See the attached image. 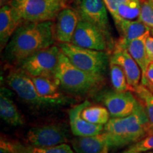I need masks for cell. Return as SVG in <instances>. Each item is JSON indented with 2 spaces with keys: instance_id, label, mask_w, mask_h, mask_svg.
Segmentation results:
<instances>
[{
  "instance_id": "cell-1",
  "label": "cell",
  "mask_w": 153,
  "mask_h": 153,
  "mask_svg": "<svg viewBox=\"0 0 153 153\" xmlns=\"http://www.w3.org/2000/svg\"><path fill=\"white\" fill-rule=\"evenodd\" d=\"M55 23L23 22L4 48L7 62L19 65L30 55L55 45Z\"/></svg>"
},
{
  "instance_id": "cell-2",
  "label": "cell",
  "mask_w": 153,
  "mask_h": 153,
  "mask_svg": "<svg viewBox=\"0 0 153 153\" xmlns=\"http://www.w3.org/2000/svg\"><path fill=\"white\" fill-rule=\"evenodd\" d=\"M111 148L118 149L140 140L149 134L148 118L140 103L135 112L121 118H111L104 126Z\"/></svg>"
},
{
  "instance_id": "cell-3",
  "label": "cell",
  "mask_w": 153,
  "mask_h": 153,
  "mask_svg": "<svg viewBox=\"0 0 153 153\" xmlns=\"http://www.w3.org/2000/svg\"><path fill=\"white\" fill-rule=\"evenodd\" d=\"M54 77L62 89L76 94L94 91L104 80V76L89 73L74 65L62 52Z\"/></svg>"
},
{
  "instance_id": "cell-4",
  "label": "cell",
  "mask_w": 153,
  "mask_h": 153,
  "mask_svg": "<svg viewBox=\"0 0 153 153\" xmlns=\"http://www.w3.org/2000/svg\"><path fill=\"white\" fill-rule=\"evenodd\" d=\"M61 52L74 65L84 71L104 76L110 64L109 53L76 46L71 43H59Z\"/></svg>"
},
{
  "instance_id": "cell-5",
  "label": "cell",
  "mask_w": 153,
  "mask_h": 153,
  "mask_svg": "<svg viewBox=\"0 0 153 153\" xmlns=\"http://www.w3.org/2000/svg\"><path fill=\"white\" fill-rule=\"evenodd\" d=\"M6 82L19 98L31 106L45 108L60 106L55 101L42 97L38 93L31 76L20 68L9 70L6 76Z\"/></svg>"
},
{
  "instance_id": "cell-6",
  "label": "cell",
  "mask_w": 153,
  "mask_h": 153,
  "mask_svg": "<svg viewBox=\"0 0 153 153\" xmlns=\"http://www.w3.org/2000/svg\"><path fill=\"white\" fill-rule=\"evenodd\" d=\"M68 0H11L24 22H43L54 21L62 9L67 7Z\"/></svg>"
},
{
  "instance_id": "cell-7",
  "label": "cell",
  "mask_w": 153,
  "mask_h": 153,
  "mask_svg": "<svg viewBox=\"0 0 153 153\" xmlns=\"http://www.w3.org/2000/svg\"><path fill=\"white\" fill-rule=\"evenodd\" d=\"M60 53V47L53 45L30 55L19 68L31 76H54Z\"/></svg>"
},
{
  "instance_id": "cell-8",
  "label": "cell",
  "mask_w": 153,
  "mask_h": 153,
  "mask_svg": "<svg viewBox=\"0 0 153 153\" xmlns=\"http://www.w3.org/2000/svg\"><path fill=\"white\" fill-rule=\"evenodd\" d=\"M26 143L34 148H48L70 142L66 126L51 123L30 128L26 135Z\"/></svg>"
},
{
  "instance_id": "cell-9",
  "label": "cell",
  "mask_w": 153,
  "mask_h": 153,
  "mask_svg": "<svg viewBox=\"0 0 153 153\" xmlns=\"http://www.w3.org/2000/svg\"><path fill=\"white\" fill-rule=\"evenodd\" d=\"M110 113L111 118H121L135 111L140 101L134 97L132 91H118L114 89L101 91L96 97Z\"/></svg>"
},
{
  "instance_id": "cell-10",
  "label": "cell",
  "mask_w": 153,
  "mask_h": 153,
  "mask_svg": "<svg viewBox=\"0 0 153 153\" xmlns=\"http://www.w3.org/2000/svg\"><path fill=\"white\" fill-rule=\"evenodd\" d=\"M71 43L85 48L106 51L109 53L114 45L108 41L102 30L91 23L80 19L72 37Z\"/></svg>"
},
{
  "instance_id": "cell-11",
  "label": "cell",
  "mask_w": 153,
  "mask_h": 153,
  "mask_svg": "<svg viewBox=\"0 0 153 153\" xmlns=\"http://www.w3.org/2000/svg\"><path fill=\"white\" fill-rule=\"evenodd\" d=\"M74 9L80 19L98 27L105 33L108 41L115 45L111 33L108 10L103 0H77Z\"/></svg>"
},
{
  "instance_id": "cell-12",
  "label": "cell",
  "mask_w": 153,
  "mask_h": 153,
  "mask_svg": "<svg viewBox=\"0 0 153 153\" xmlns=\"http://www.w3.org/2000/svg\"><path fill=\"white\" fill-rule=\"evenodd\" d=\"M110 62L121 67L126 74L128 83L132 91L134 92L135 89L141 84L142 71L127 49L118 41L115 43L114 50L111 53Z\"/></svg>"
},
{
  "instance_id": "cell-13",
  "label": "cell",
  "mask_w": 153,
  "mask_h": 153,
  "mask_svg": "<svg viewBox=\"0 0 153 153\" xmlns=\"http://www.w3.org/2000/svg\"><path fill=\"white\" fill-rule=\"evenodd\" d=\"M79 16L74 9L65 7L60 11L55 24V36L59 43H71Z\"/></svg>"
},
{
  "instance_id": "cell-14",
  "label": "cell",
  "mask_w": 153,
  "mask_h": 153,
  "mask_svg": "<svg viewBox=\"0 0 153 153\" xmlns=\"http://www.w3.org/2000/svg\"><path fill=\"white\" fill-rule=\"evenodd\" d=\"M89 104L91 103L86 100L72 107L69 111L70 128L74 136H90L104 131V126L91 123L82 117V111Z\"/></svg>"
},
{
  "instance_id": "cell-15",
  "label": "cell",
  "mask_w": 153,
  "mask_h": 153,
  "mask_svg": "<svg viewBox=\"0 0 153 153\" xmlns=\"http://www.w3.org/2000/svg\"><path fill=\"white\" fill-rule=\"evenodd\" d=\"M24 22L19 11L10 4L0 9V45L4 49L17 28Z\"/></svg>"
},
{
  "instance_id": "cell-16",
  "label": "cell",
  "mask_w": 153,
  "mask_h": 153,
  "mask_svg": "<svg viewBox=\"0 0 153 153\" xmlns=\"http://www.w3.org/2000/svg\"><path fill=\"white\" fill-rule=\"evenodd\" d=\"M70 143L76 153H108L111 150L104 131L90 136H75Z\"/></svg>"
},
{
  "instance_id": "cell-17",
  "label": "cell",
  "mask_w": 153,
  "mask_h": 153,
  "mask_svg": "<svg viewBox=\"0 0 153 153\" xmlns=\"http://www.w3.org/2000/svg\"><path fill=\"white\" fill-rule=\"evenodd\" d=\"M0 116L9 126H19L24 124V117L13 101L11 91L3 86L0 90Z\"/></svg>"
},
{
  "instance_id": "cell-18",
  "label": "cell",
  "mask_w": 153,
  "mask_h": 153,
  "mask_svg": "<svg viewBox=\"0 0 153 153\" xmlns=\"http://www.w3.org/2000/svg\"><path fill=\"white\" fill-rule=\"evenodd\" d=\"M38 93L43 98L65 105L69 99L60 92V85L54 76H31Z\"/></svg>"
},
{
  "instance_id": "cell-19",
  "label": "cell",
  "mask_w": 153,
  "mask_h": 153,
  "mask_svg": "<svg viewBox=\"0 0 153 153\" xmlns=\"http://www.w3.org/2000/svg\"><path fill=\"white\" fill-rule=\"evenodd\" d=\"M150 34V31H149L140 37L132 40L129 42H125L120 38L119 40H118L127 49L132 57L139 65L142 71V79L145 76L147 68L150 63L147 55L146 48H145V42Z\"/></svg>"
},
{
  "instance_id": "cell-20",
  "label": "cell",
  "mask_w": 153,
  "mask_h": 153,
  "mask_svg": "<svg viewBox=\"0 0 153 153\" xmlns=\"http://www.w3.org/2000/svg\"><path fill=\"white\" fill-rule=\"evenodd\" d=\"M114 22L121 35L120 38L125 42H129L140 37L150 31L151 29L149 26L143 24L138 19L127 20L121 19L114 21Z\"/></svg>"
},
{
  "instance_id": "cell-21",
  "label": "cell",
  "mask_w": 153,
  "mask_h": 153,
  "mask_svg": "<svg viewBox=\"0 0 153 153\" xmlns=\"http://www.w3.org/2000/svg\"><path fill=\"white\" fill-rule=\"evenodd\" d=\"M82 117L87 122L105 126L111 118L108 110L103 105L89 104L82 112Z\"/></svg>"
},
{
  "instance_id": "cell-22",
  "label": "cell",
  "mask_w": 153,
  "mask_h": 153,
  "mask_svg": "<svg viewBox=\"0 0 153 153\" xmlns=\"http://www.w3.org/2000/svg\"><path fill=\"white\" fill-rule=\"evenodd\" d=\"M139 101L144 106L145 112L148 118L149 134L153 135V94L145 86L140 84L135 91Z\"/></svg>"
},
{
  "instance_id": "cell-23",
  "label": "cell",
  "mask_w": 153,
  "mask_h": 153,
  "mask_svg": "<svg viewBox=\"0 0 153 153\" xmlns=\"http://www.w3.org/2000/svg\"><path fill=\"white\" fill-rule=\"evenodd\" d=\"M109 70L111 82L114 90L118 91H132L121 67L110 62Z\"/></svg>"
},
{
  "instance_id": "cell-24",
  "label": "cell",
  "mask_w": 153,
  "mask_h": 153,
  "mask_svg": "<svg viewBox=\"0 0 153 153\" xmlns=\"http://www.w3.org/2000/svg\"><path fill=\"white\" fill-rule=\"evenodd\" d=\"M152 150H153V135H150L132 144L122 153H141Z\"/></svg>"
},
{
  "instance_id": "cell-25",
  "label": "cell",
  "mask_w": 153,
  "mask_h": 153,
  "mask_svg": "<svg viewBox=\"0 0 153 153\" xmlns=\"http://www.w3.org/2000/svg\"><path fill=\"white\" fill-rule=\"evenodd\" d=\"M138 20L153 29V1L152 0H142L140 13Z\"/></svg>"
},
{
  "instance_id": "cell-26",
  "label": "cell",
  "mask_w": 153,
  "mask_h": 153,
  "mask_svg": "<svg viewBox=\"0 0 153 153\" xmlns=\"http://www.w3.org/2000/svg\"><path fill=\"white\" fill-rule=\"evenodd\" d=\"M0 153H27V147L1 136L0 140Z\"/></svg>"
},
{
  "instance_id": "cell-27",
  "label": "cell",
  "mask_w": 153,
  "mask_h": 153,
  "mask_svg": "<svg viewBox=\"0 0 153 153\" xmlns=\"http://www.w3.org/2000/svg\"><path fill=\"white\" fill-rule=\"evenodd\" d=\"M27 153H76L72 146L67 143L55 145L48 148H34L27 147Z\"/></svg>"
},
{
  "instance_id": "cell-28",
  "label": "cell",
  "mask_w": 153,
  "mask_h": 153,
  "mask_svg": "<svg viewBox=\"0 0 153 153\" xmlns=\"http://www.w3.org/2000/svg\"><path fill=\"white\" fill-rule=\"evenodd\" d=\"M106 4L107 9L113 18L116 16V11L119 7L127 4L133 0H103Z\"/></svg>"
},
{
  "instance_id": "cell-29",
  "label": "cell",
  "mask_w": 153,
  "mask_h": 153,
  "mask_svg": "<svg viewBox=\"0 0 153 153\" xmlns=\"http://www.w3.org/2000/svg\"><path fill=\"white\" fill-rule=\"evenodd\" d=\"M141 84L153 94V62L149 64L145 76L141 79Z\"/></svg>"
},
{
  "instance_id": "cell-30",
  "label": "cell",
  "mask_w": 153,
  "mask_h": 153,
  "mask_svg": "<svg viewBox=\"0 0 153 153\" xmlns=\"http://www.w3.org/2000/svg\"><path fill=\"white\" fill-rule=\"evenodd\" d=\"M145 48H146L147 55L150 62H153V37L149 36L145 42Z\"/></svg>"
},
{
  "instance_id": "cell-31",
  "label": "cell",
  "mask_w": 153,
  "mask_h": 153,
  "mask_svg": "<svg viewBox=\"0 0 153 153\" xmlns=\"http://www.w3.org/2000/svg\"><path fill=\"white\" fill-rule=\"evenodd\" d=\"M11 0H0V5H1V7H3V6L9 4L11 3Z\"/></svg>"
},
{
  "instance_id": "cell-32",
  "label": "cell",
  "mask_w": 153,
  "mask_h": 153,
  "mask_svg": "<svg viewBox=\"0 0 153 153\" xmlns=\"http://www.w3.org/2000/svg\"><path fill=\"white\" fill-rule=\"evenodd\" d=\"M150 32H151V33H152V36H153V29H152V28H151V29H150Z\"/></svg>"
},
{
  "instance_id": "cell-33",
  "label": "cell",
  "mask_w": 153,
  "mask_h": 153,
  "mask_svg": "<svg viewBox=\"0 0 153 153\" xmlns=\"http://www.w3.org/2000/svg\"><path fill=\"white\" fill-rule=\"evenodd\" d=\"M147 153H153V150H152V151H150V152H148Z\"/></svg>"
},
{
  "instance_id": "cell-34",
  "label": "cell",
  "mask_w": 153,
  "mask_h": 153,
  "mask_svg": "<svg viewBox=\"0 0 153 153\" xmlns=\"http://www.w3.org/2000/svg\"><path fill=\"white\" fill-rule=\"evenodd\" d=\"M141 153H147V152H141Z\"/></svg>"
},
{
  "instance_id": "cell-35",
  "label": "cell",
  "mask_w": 153,
  "mask_h": 153,
  "mask_svg": "<svg viewBox=\"0 0 153 153\" xmlns=\"http://www.w3.org/2000/svg\"><path fill=\"white\" fill-rule=\"evenodd\" d=\"M152 1H153V0H152Z\"/></svg>"
}]
</instances>
